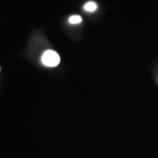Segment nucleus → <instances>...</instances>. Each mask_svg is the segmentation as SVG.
Returning <instances> with one entry per match:
<instances>
[{"label": "nucleus", "mask_w": 158, "mask_h": 158, "mask_svg": "<svg viewBox=\"0 0 158 158\" xmlns=\"http://www.w3.org/2000/svg\"><path fill=\"white\" fill-rule=\"evenodd\" d=\"M84 10L87 12H94L98 8V5L94 2H88L84 5Z\"/></svg>", "instance_id": "f03ea898"}, {"label": "nucleus", "mask_w": 158, "mask_h": 158, "mask_svg": "<svg viewBox=\"0 0 158 158\" xmlns=\"http://www.w3.org/2000/svg\"><path fill=\"white\" fill-rule=\"evenodd\" d=\"M81 21H82L81 17L78 15H72V16H70V19H69V22L72 23V24H77V23L81 22Z\"/></svg>", "instance_id": "7ed1b4c3"}, {"label": "nucleus", "mask_w": 158, "mask_h": 158, "mask_svg": "<svg viewBox=\"0 0 158 158\" xmlns=\"http://www.w3.org/2000/svg\"><path fill=\"white\" fill-rule=\"evenodd\" d=\"M42 62L47 67H56L60 62V56L56 51L48 50L43 54Z\"/></svg>", "instance_id": "f257e3e1"}]
</instances>
